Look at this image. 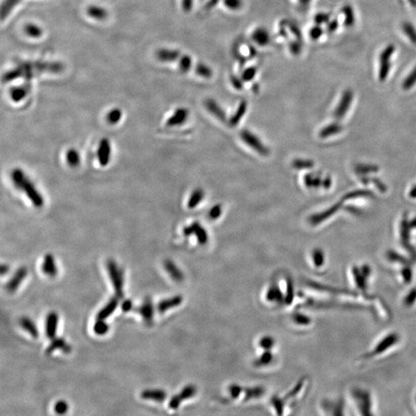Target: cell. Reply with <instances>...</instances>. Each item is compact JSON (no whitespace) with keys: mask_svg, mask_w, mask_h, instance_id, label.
Wrapping results in <instances>:
<instances>
[{"mask_svg":"<svg viewBox=\"0 0 416 416\" xmlns=\"http://www.w3.org/2000/svg\"><path fill=\"white\" fill-rule=\"evenodd\" d=\"M197 391V387L195 385H187L181 391L179 394L174 395L170 399L169 403H168L169 408L173 410L177 409L181 406V403L184 401H187V400L190 399V398L195 396Z\"/></svg>","mask_w":416,"mask_h":416,"instance_id":"5","label":"cell"},{"mask_svg":"<svg viewBox=\"0 0 416 416\" xmlns=\"http://www.w3.org/2000/svg\"><path fill=\"white\" fill-rule=\"evenodd\" d=\"M9 271H10V267H9L8 265H2L0 272H1V275H2L3 276L5 275L6 274L8 273Z\"/></svg>","mask_w":416,"mask_h":416,"instance_id":"57","label":"cell"},{"mask_svg":"<svg viewBox=\"0 0 416 416\" xmlns=\"http://www.w3.org/2000/svg\"><path fill=\"white\" fill-rule=\"evenodd\" d=\"M402 30L411 43L416 45V29L412 23L408 21L402 23Z\"/></svg>","mask_w":416,"mask_h":416,"instance_id":"26","label":"cell"},{"mask_svg":"<svg viewBox=\"0 0 416 416\" xmlns=\"http://www.w3.org/2000/svg\"><path fill=\"white\" fill-rule=\"evenodd\" d=\"M247 111V102L246 101H241L240 102L239 106L237 108V111L234 113V115L230 118L229 124L231 127H236L237 124H239L241 119L244 117V114H246Z\"/></svg>","mask_w":416,"mask_h":416,"instance_id":"24","label":"cell"},{"mask_svg":"<svg viewBox=\"0 0 416 416\" xmlns=\"http://www.w3.org/2000/svg\"><path fill=\"white\" fill-rule=\"evenodd\" d=\"M108 275L111 278L116 296L119 298L124 297V274L121 268L114 260H109L107 264Z\"/></svg>","mask_w":416,"mask_h":416,"instance_id":"3","label":"cell"},{"mask_svg":"<svg viewBox=\"0 0 416 416\" xmlns=\"http://www.w3.org/2000/svg\"><path fill=\"white\" fill-rule=\"evenodd\" d=\"M273 359L274 354L272 351L271 350H265V352L262 353L254 361V364L257 367H263L272 363Z\"/></svg>","mask_w":416,"mask_h":416,"instance_id":"28","label":"cell"},{"mask_svg":"<svg viewBox=\"0 0 416 416\" xmlns=\"http://www.w3.org/2000/svg\"><path fill=\"white\" fill-rule=\"evenodd\" d=\"M168 397V394L161 389H146L141 393V398L145 400H151L155 402H164Z\"/></svg>","mask_w":416,"mask_h":416,"instance_id":"19","label":"cell"},{"mask_svg":"<svg viewBox=\"0 0 416 416\" xmlns=\"http://www.w3.org/2000/svg\"><path fill=\"white\" fill-rule=\"evenodd\" d=\"M395 46L393 44H389L388 46H385L382 52L379 54V73H378V77H379L380 81H385L389 77V73H390L391 69H392V56L394 55L395 52Z\"/></svg>","mask_w":416,"mask_h":416,"instance_id":"2","label":"cell"},{"mask_svg":"<svg viewBox=\"0 0 416 416\" xmlns=\"http://www.w3.org/2000/svg\"><path fill=\"white\" fill-rule=\"evenodd\" d=\"M98 161L101 167H107L111 161V142L108 138H102L99 141L97 151Z\"/></svg>","mask_w":416,"mask_h":416,"instance_id":"7","label":"cell"},{"mask_svg":"<svg viewBox=\"0 0 416 416\" xmlns=\"http://www.w3.org/2000/svg\"><path fill=\"white\" fill-rule=\"evenodd\" d=\"M66 159L68 165L72 168H76L80 163V153L75 149H70L66 153Z\"/></svg>","mask_w":416,"mask_h":416,"instance_id":"29","label":"cell"},{"mask_svg":"<svg viewBox=\"0 0 416 416\" xmlns=\"http://www.w3.org/2000/svg\"><path fill=\"white\" fill-rule=\"evenodd\" d=\"M244 388L241 387V385L234 384V385H231L228 388V392H229L231 398L235 399V398H239L240 395L244 393Z\"/></svg>","mask_w":416,"mask_h":416,"instance_id":"41","label":"cell"},{"mask_svg":"<svg viewBox=\"0 0 416 416\" xmlns=\"http://www.w3.org/2000/svg\"><path fill=\"white\" fill-rule=\"evenodd\" d=\"M324 30L322 29V26L320 25L316 24V26H313V27L310 29V36L313 40H318L319 38L322 37V35H323Z\"/></svg>","mask_w":416,"mask_h":416,"instance_id":"46","label":"cell"},{"mask_svg":"<svg viewBox=\"0 0 416 416\" xmlns=\"http://www.w3.org/2000/svg\"><path fill=\"white\" fill-rule=\"evenodd\" d=\"M331 20V16L329 13H321L316 15L315 22L317 25L327 24Z\"/></svg>","mask_w":416,"mask_h":416,"instance_id":"48","label":"cell"},{"mask_svg":"<svg viewBox=\"0 0 416 416\" xmlns=\"http://www.w3.org/2000/svg\"><path fill=\"white\" fill-rule=\"evenodd\" d=\"M69 409V405L64 400H60L54 405V411L57 414H64L67 412Z\"/></svg>","mask_w":416,"mask_h":416,"instance_id":"43","label":"cell"},{"mask_svg":"<svg viewBox=\"0 0 416 416\" xmlns=\"http://www.w3.org/2000/svg\"><path fill=\"white\" fill-rule=\"evenodd\" d=\"M87 13L90 17H93V19H96V20H103L108 16L106 10L99 7H95V6L90 7V8L88 9Z\"/></svg>","mask_w":416,"mask_h":416,"instance_id":"31","label":"cell"},{"mask_svg":"<svg viewBox=\"0 0 416 416\" xmlns=\"http://www.w3.org/2000/svg\"><path fill=\"white\" fill-rule=\"evenodd\" d=\"M109 331V325L103 319H97L93 325V332L97 335H106Z\"/></svg>","mask_w":416,"mask_h":416,"instance_id":"33","label":"cell"},{"mask_svg":"<svg viewBox=\"0 0 416 416\" xmlns=\"http://www.w3.org/2000/svg\"><path fill=\"white\" fill-rule=\"evenodd\" d=\"M251 39L258 46H265L269 45L271 41V36L266 29L259 27L252 33Z\"/></svg>","mask_w":416,"mask_h":416,"instance_id":"16","label":"cell"},{"mask_svg":"<svg viewBox=\"0 0 416 416\" xmlns=\"http://www.w3.org/2000/svg\"><path fill=\"white\" fill-rule=\"evenodd\" d=\"M159 61L165 63L175 62L180 58V52L176 49H160L157 54Z\"/></svg>","mask_w":416,"mask_h":416,"instance_id":"21","label":"cell"},{"mask_svg":"<svg viewBox=\"0 0 416 416\" xmlns=\"http://www.w3.org/2000/svg\"><path fill=\"white\" fill-rule=\"evenodd\" d=\"M312 257H313L314 263L316 264L317 266L322 265L324 262V255L322 250H319V249L314 250L313 254H312Z\"/></svg>","mask_w":416,"mask_h":416,"instance_id":"52","label":"cell"},{"mask_svg":"<svg viewBox=\"0 0 416 416\" xmlns=\"http://www.w3.org/2000/svg\"><path fill=\"white\" fill-rule=\"evenodd\" d=\"M275 345V338H274L273 337L269 336V335L261 338L260 341H259V346H260L262 349L272 350Z\"/></svg>","mask_w":416,"mask_h":416,"instance_id":"38","label":"cell"},{"mask_svg":"<svg viewBox=\"0 0 416 416\" xmlns=\"http://www.w3.org/2000/svg\"><path fill=\"white\" fill-rule=\"evenodd\" d=\"M59 317L56 312H50L46 319V335L49 339H54L57 336V328H58Z\"/></svg>","mask_w":416,"mask_h":416,"instance_id":"11","label":"cell"},{"mask_svg":"<svg viewBox=\"0 0 416 416\" xmlns=\"http://www.w3.org/2000/svg\"><path fill=\"white\" fill-rule=\"evenodd\" d=\"M165 270L169 274L170 277L177 282H181L184 280V276L181 269L171 260H165L164 263Z\"/></svg>","mask_w":416,"mask_h":416,"instance_id":"17","label":"cell"},{"mask_svg":"<svg viewBox=\"0 0 416 416\" xmlns=\"http://www.w3.org/2000/svg\"><path fill=\"white\" fill-rule=\"evenodd\" d=\"M203 197H204V192H203V190L200 188L195 189L194 191L192 192V194H190L188 203H187V206H188L190 209H194V208H195L196 206L202 201Z\"/></svg>","mask_w":416,"mask_h":416,"instance_id":"25","label":"cell"},{"mask_svg":"<svg viewBox=\"0 0 416 416\" xmlns=\"http://www.w3.org/2000/svg\"><path fill=\"white\" fill-rule=\"evenodd\" d=\"M121 118H122V111L118 108H116V109L110 111L108 116H107V120H108V123L112 124V125L120 122Z\"/></svg>","mask_w":416,"mask_h":416,"instance_id":"36","label":"cell"},{"mask_svg":"<svg viewBox=\"0 0 416 416\" xmlns=\"http://www.w3.org/2000/svg\"><path fill=\"white\" fill-rule=\"evenodd\" d=\"M20 325L23 330L31 335L33 338H37L39 335V330L34 322L27 317H23L20 319Z\"/></svg>","mask_w":416,"mask_h":416,"instance_id":"23","label":"cell"},{"mask_svg":"<svg viewBox=\"0 0 416 416\" xmlns=\"http://www.w3.org/2000/svg\"><path fill=\"white\" fill-rule=\"evenodd\" d=\"M310 1V0H300V3H301V5L307 6V4H309Z\"/></svg>","mask_w":416,"mask_h":416,"instance_id":"58","label":"cell"},{"mask_svg":"<svg viewBox=\"0 0 416 416\" xmlns=\"http://www.w3.org/2000/svg\"><path fill=\"white\" fill-rule=\"evenodd\" d=\"M294 300V288H293L291 280H288L287 283L286 293H285V304H290Z\"/></svg>","mask_w":416,"mask_h":416,"instance_id":"42","label":"cell"},{"mask_svg":"<svg viewBox=\"0 0 416 416\" xmlns=\"http://www.w3.org/2000/svg\"><path fill=\"white\" fill-rule=\"evenodd\" d=\"M256 73H257V70H256V69L254 68V67H250V68L247 69V70L242 73L241 80L245 82L250 81V80L254 79Z\"/></svg>","mask_w":416,"mask_h":416,"instance_id":"49","label":"cell"},{"mask_svg":"<svg viewBox=\"0 0 416 416\" xmlns=\"http://www.w3.org/2000/svg\"><path fill=\"white\" fill-rule=\"evenodd\" d=\"M341 13L344 16V25L347 27H351L355 23L354 10L351 6H345L341 9Z\"/></svg>","mask_w":416,"mask_h":416,"instance_id":"27","label":"cell"},{"mask_svg":"<svg viewBox=\"0 0 416 416\" xmlns=\"http://www.w3.org/2000/svg\"><path fill=\"white\" fill-rule=\"evenodd\" d=\"M134 310L141 316L146 323H152L154 316V306L150 298H146L143 304Z\"/></svg>","mask_w":416,"mask_h":416,"instance_id":"9","label":"cell"},{"mask_svg":"<svg viewBox=\"0 0 416 416\" xmlns=\"http://www.w3.org/2000/svg\"><path fill=\"white\" fill-rule=\"evenodd\" d=\"M189 117L188 110L186 108H181L176 110L175 112L169 117L167 121V125L168 127H175V126L182 125L187 121Z\"/></svg>","mask_w":416,"mask_h":416,"instance_id":"12","label":"cell"},{"mask_svg":"<svg viewBox=\"0 0 416 416\" xmlns=\"http://www.w3.org/2000/svg\"><path fill=\"white\" fill-rule=\"evenodd\" d=\"M416 84V66L408 73L402 82V88L405 90H408Z\"/></svg>","mask_w":416,"mask_h":416,"instance_id":"32","label":"cell"},{"mask_svg":"<svg viewBox=\"0 0 416 416\" xmlns=\"http://www.w3.org/2000/svg\"><path fill=\"white\" fill-rule=\"evenodd\" d=\"M205 107L212 115L215 116L217 118L219 119L220 121L225 122L226 121V114L225 111L221 109L219 104L215 102L214 99H209L205 102Z\"/></svg>","mask_w":416,"mask_h":416,"instance_id":"20","label":"cell"},{"mask_svg":"<svg viewBox=\"0 0 416 416\" xmlns=\"http://www.w3.org/2000/svg\"><path fill=\"white\" fill-rule=\"evenodd\" d=\"M285 398H281L280 397H273L272 398L271 402H272V406L276 411L277 414H283L284 409H285Z\"/></svg>","mask_w":416,"mask_h":416,"instance_id":"37","label":"cell"},{"mask_svg":"<svg viewBox=\"0 0 416 416\" xmlns=\"http://www.w3.org/2000/svg\"><path fill=\"white\" fill-rule=\"evenodd\" d=\"M28 275V271L25 267H21L17 272H15L13 276L10 278V281L6 285V288L10 292H14L18 289L19 287L21 285L23 280L26 278Z\"/></svg>","mask_w":416,"mask_h":416,"instance_id":"8","label":"cell"},{"mask_svg":"<svg viewBox=\"0 0 416 416\" xmlns=\"http://www.w3.org/2000/svg\"><path fill=\"white\" fill-rule=\"evenodd\" d=\"M195 72L199 77H203V78H211L213 75L212 69L203 64H197L195 68Z\"/></svg>","mask_w":416,"mask_h":416,"instance_id":"35","label":"cell"},{"mask_svg":"<svg viewBox=\"0 0 416 416\" xmlns=\"http://www.w3.org/2000/svg\"><path fill=\"white\" fill-rule=\"evenodd\" d=\"M338 25H339V23H338V20H330L329 23H327V31L329 33H335L338 29Z\"/></svg>","mask_w":416,"mask_h":416,"instance_id":"53","label":"cell"},{"mask_svg":"<svg viewBox=\"0 0 416 416\" xmlns=\"http://www.w3.org/2000/svg\"><path fill=\"white\" fill-rule=\"evenodd\" d=\"M26 34L33 38H39L42 36V29L34 24H29L26 26Z\"/></svg>","mask_w":416,"mask_h":416,"instance_id":"40","label":"cell"},{"mask_svg":"<svg viewBox=\"0 0 416 416\" xmlns=\"http://www.w3.org/2000/svg\"><path fill=\"white\" fill-rule=\"evenodd\" d=\"M266 300L269 302L278 303H285V294L282 292L280 289L279 286L276 284H272L269 289L267 291L266 296H265Z\"/></svg>","mask_w":416,"mask_h":416,"instance_id":"13","label":"cell"},{"mask_svg":"<svg viewBox=\"0 0 416 416\" xmlns=\"http://www.w3.org/2000/svg\"><path fill=\"white\" fill-rule=\"evenodd\" d=\"M179 68L180 70L183 73H187L191 68L192 66V59L190 56L185 55L181 57L179 59Z\"/></svg>","mask_w":416,"mask_h":416,"instance_id":"39","label":"cell"},{"mask_svg":"<svg viewBox=\"0 0 416 416\" xmlns=\"http://www.w3.org/2000/svg\"><path fill=\"white\" fill-rule=\"evenodd\" d=\"M194 0H181V4H182V8L184 12H190L193 8L194 6Z\"/></svg>","mask_w":416,"mask_h":416,"instance_id":"54","label":"cell"},{"mask_svg":"<svg viewBox=\"0 0 416 416\" xmlns=\"http://www.w3.org/2000/svg\"><path fill=\"white\" fill-rule=\"evenodd\" d=\"M119 299H120V298L117 297V296L111 298L109 302L98 312L97 316H96L97 319L106 320L109 316H111V315L115 311L117 307H118Z\"/></svg>","mask_w":416,"mask_h":416,"instance_id":"18","label":"cell"},{"mask_svg":"<svg viewBox=\"0 0 416 416\" xmlns=\"http://www.w3.org/2000/svg\"><path fill=\"white\" fill-rule=\"evenodd\" d=\"M27 94V90L23 87H16L12 89L10 96L14 102H20L24 99Z\"/></svg>","mask_w":416,"mask_h":416,"instance_id":"34","label":"cell"},{"mask_svg":"<svg viewBox=\"0 0 416 416\" xmlns=\"http://www.w3.org/2000/svg\"><path fill=\"white\" fill-rule=\"evenodd\" d=\"M265 390L262 387L246 388L244 389V399L250 400L259 398L263 395Z\"/></svg>","mask_w":416,"mask_h":416,"instance_id":"30","label":"cell"},{"mask_svg":"<svg viewBox=\"0 0 416 416\" xmlns=\"http://www.w3.org/2000/svg\"><path fill=\"white\" fill-rule=\"evenodd\" d=\"M183 303V297L181 295H175L171 298H167V299L162 300L158 303L157 305V309L158 312L163 314L167 310L170 309L175 308L181 305Z\"/></svg>","mask_w":416,"mask_h":416,"instance_id":"10","label":"cell"},{"mask_svg":"<svg viewBox=\"0 0 416 416\" xmlns=\"http://www.w3.org/2000/svg\"><path fill=\"white\" fill-rule=\"evenodd\" d=\"M224 5L231 10H238L243 5L242 0H224Z\"/></svg>","mask_w":416,"mask_h":416,"instance_id":"44","label":"cell"},{"mask_svg":"<svg viewBox=\"0 0 416 416\" xmlns=\"http://www.w3.org/2000/svg\"><path fill=\"white\" fill-rule=\"evenodd\" d=\"M11 179L15 187L24 192L33 206L41 208L44 205V198L36 186L28 178L24 171L20 168H15L11 172Z\"/></svg>","mask_w":416,"mask_h":416,"instance_id":"1","label":"cell"},{"mask_svg":"<svg viewBox=\"0 0 416 416\" xmlns=\"http://www.w3.org/2000/svg\"><path fill=\"white\" fill-rule=\"evenodd\" d=\"M353 93L351 90H346V91L344 92L341 101H340L338 106L337 107V109L335 110V115L337 117H341L345 115V113L348 111L350 105H351Z\"/></svg>","mask_w":416,"mask_h":416,"instance_id":"14","label":"cell"},{"mask_svg":"<svg viewBox=\"0 0 416 416\" xmlns=\"http://www.w3.org/2000/svg\"><path fill=\"white\" fill-rule=\"evenodd\" d=\"M240 136H241V140H242L247 146H250L253 150H255L259 154L262 155V156H268V155L270 153V150H269V148L267 147V146L262 143V140H261L257 136L254 135V133H252L251 132L249 131V130H242V131L241 132Z\"/></svg>","mask_w":416,"mask_h":416,"instance_id":"4","label":"cell"},{"mask_svg":"<svg viewBox=\"0 0 416 416\" xmlns=\"http://www.w3.org/2000/svg\"><path fill=\"white\" fill-rule=\"evenodd\" d=\"M232 84L233 86H234V87L236 88V89H237V90H240V89H241V88H242V83H241V80H238V79L235 78V77H234V78H233Z\"/></svg>","mask_w":416,"mask_h":416,"instance_id":"56","label":"cell"},{"mask_svg":"<svg viewBox=\"0 0 416 416\" xmlns=\"http://www.w3.org/2000/svg\"><path fill=\"white\" fill-rule=\"evenodd\" d=\"M42 271L45 275L50 278H54L57 275L58 269L56 265L55 259L51 254H47L45 255L43 262L42 265Z\"/></svg>","mask_w":416,"mask_h":416,"instance_id":"15","label":"cell"},{"mask_svg":"<svg viewBox=\"0 0 416 416\" xmlns=\"http://www.w3.org/2000/svg\"><path fill=\"white\" fill-rule=\"evenodd\" d=\"M292 319L294 323L298 325H307L310 323L309 317H307V316L303 314H299V313L294 314V316H293Z\"/></svg>","mask_w":416,"mask_h":416,"instance_id":"47","label":"cell"},{"mask_svg":"<svg viewBox=\"0 0 416 416\" xmlns=\"http://www.w3.org/2000/svg\"><path fill=\"white\" fill-rule=\"evenodd\" d=\"M133 301L130 299L124 300L121 304V309L124 312H129L133 309Z\"/></svg>","mask_w":416,"mask_h":416,"instance_id":"55","label":"cell"},{"mask_svg":"<svg viewBox=\"0 0 416 416\" xmlns=\"http://www.w3.org/2000/svg\"><path fill=\"white\" fill-rule=\"evenodd\" d=\"M19 0H6L4 2V5L2 7V16L3 17L5 16V14H8L10 13L12 8L17 5Z\"/></svg>","mask_w":416,"mask_h":416,"instance_id":"50","label":"cell"},{"mask_svg":"<svg viewBox=\"0 0 416 416\" xmlns=\"http://www.w3.org/2000/svg\"><path fill=\"white\" fill-rule=\"evenodd\" d=\"M222 212V206H221V205H215V206L211 209L209 213H208V217L212 220L218 219V218L221 216Z\"/></svg>","mask_w":416,"mask_h":416,"instance_id":"51","label":"cell"},{"mask_svg":"<svg viewBox=\"0 0 416 416\" xmlns=\"http://www.w3.org/2000/svg\"><path fill=\"white\" fill-rule=\"evenodd\" d=\"M183 233L187 237L190 235L195 236L199 244H201V245L206 244L207 243V232H206V229L199 223L194 222L189 225V226L186 227L184 228Z\"/></svg>","mask_w":416,"mask_h":416,"instance_id":"6","label":"cell"},{"mask_svg":"<svg viewBox=\"0 0 416 416\" xmlns=\"http://www.w3.org/2000/svg\"><path fill=\"white\" fill-rule=\"evenodd\" d=\"M52 342L49 344V346L47 347L46 350V354H51L54 352L55 350L61 349V351H64V353H69L71 351V347L70 345H67L66 343V341L63 338H57L52 339Z\"/></svg>","mask_w":416,"mask_h":416,"instance_id":"22","label":"cell"},{"mask_svg":"<svg viewBox=\"0 0 416 416\" xmlns=\"http://www.w3.org/2000/svg\"><path fill=\"white\" fill-rule=\"evenodd\" d=\"M293 167L297 169H304V168H311L313 166L311 161L307 160H294L292 163Z\"/></svg>","mask_w":416,"mask_h":416,"instance_id":"45","label":"cell"}]
</instances>
